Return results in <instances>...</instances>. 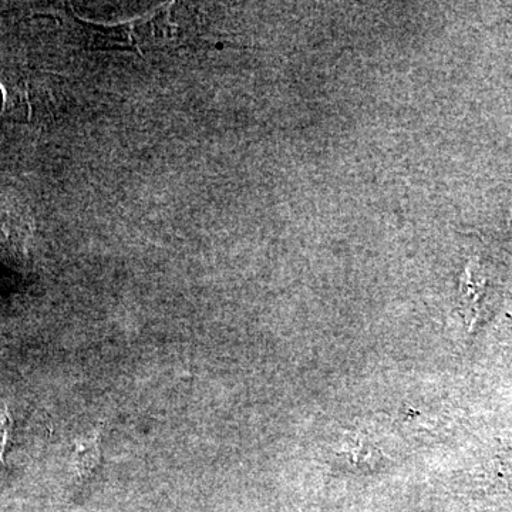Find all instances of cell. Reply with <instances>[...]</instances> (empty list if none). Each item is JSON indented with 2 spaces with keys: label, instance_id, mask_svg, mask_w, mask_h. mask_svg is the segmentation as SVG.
<instances>
[{
  "label": "cell",
  "instance_id": "cell-2",
  "mask_svg": "<svg viewBox=\"0 0 512 512\" xmlns=\"http://www.w3.org/2000/svg\"><path fill=\"white\" fill-rule=\"evenodd\" d=\"M97 451L96 447L93 444H86V447L80 448L79 453H77V468H79V473L84 474L87 471L92 470L94 463H96Z\"/></svg>",
  "mask_w": 512,
  "mask_h": 512
},
{
  "label": "cell",
  "instance_id": "cell-3",
  "mask_svg": "<svg viewBox=\"0 0 512 512\" xmlns=\"http://www.w3.org/2000/svg\"><path fill=\"white\" fill-rule=\"evenodd\" d=\"M10 416L8 409L3 407L0 409V466L5 461L6 446H8L9 434H10Z\"/></svg>",
  "mask_w": 512,
  "mask_h": 512
},
{
  "label": "cell",
  "instance_id": "cell-1",
  "mask_svg": "<svg viewBox=\"0 0 512 512\" xmlns=\"http://www.w3.org/2000/svg\"><path fill=\"white\" fill-rule=\"evenodd\" d=\"M79 22L86 28L87 39L92 49H130L141 53V29L146 26L143 20L116 26L94 25L84 20Z\"/></svg>",
  "mask_w": 512,
  "mask_h": 512
}]
</instances>
